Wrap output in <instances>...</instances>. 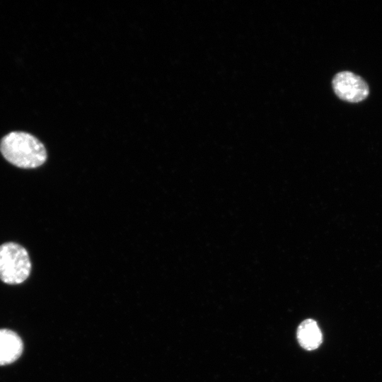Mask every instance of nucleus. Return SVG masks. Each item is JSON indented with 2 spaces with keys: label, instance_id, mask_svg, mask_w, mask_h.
<instances>
[{
  "label": "nucleus",
  "instance_id": "nucleus-1",
  "mask_svg": "<svg viewBox=\"0 0 382 382\" xmlns=\"http://www.w3.org/2000/svg\"><path fill=\"white\" fill-rule=\"evenodd\" d=\"M0 151L11 164L21 168H35L47 159L43 144L24 132H11L0 141Z\"/></svg>",
  "mask_w": 382,
  "mask_h": 382
},
{
  "label": "nucleus",
  "instance_id": "nucleus-2",
  "mask_svg": "<svg viewBox=\"0 0 382 382\" xmlns=\"http://www.w3.org/2000/svg\"><path fill=\"white\" fill-rule=\"evenodd\" d=\"M31 262L22 245L7 242L0 245V279L8 284L23 282L30 275Z\"/></svg>",
  "mask_w": 382,
  "mask_h": 382
},
{
  "label": "nucleus",
  "instance_id": "nucleus-3",
  "mask_svg": "<svg viewBox=\"0 0 382 382\" xmlns=\"http://www.w3.org/2000/svg\"><path fill=\"white\" fill-rule=\"evenodd\" d=\"M332 86L339 98L349 103L361 102L369 93V87L364 79L349 71L337 73L332 78Z\"/></svg>",
  "mask_w": 382,
  "mask_h": 382
},
{
  "label": "nucleus",
  "instance_id": "nucleus-4",
  "mask_svg": "<svg viewBox=\"0 0 382 382\" xmlns=\"http://www.w3.org/2000/svg\"><path fill=\"white\" fill-rule=\"evenodd\" d=\"M23 349V342L15 332L0 329V366L14 362L21 355Z\"/></svg>",
  "mask_w": 382,
  "mask_h": 382
},
{
  "label": "nucleus",
  "instance_id": "nucleus-5",
  "mask_svg": "<svg viewBox=\"0 0 382 382\" xmlns=\"http://www.w3.org/2000/svg\"><path fill=\"white\" fill-rule=\"evenodd\" d=\"M296 337L301 347L306 350L316 349L323 341L322 332L313 319H306L299 325Z\"/></svg>",
  "mask_w": 382,
  "mask_h": 382
}]
</instances>
